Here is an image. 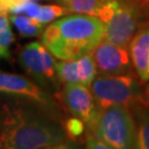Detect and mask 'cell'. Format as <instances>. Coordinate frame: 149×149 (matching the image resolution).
Here are the masks:
<instances>
[{
    "label": "cell",
    "mask_w": 149,
    "mask_h": 149,
    "mask_svg": "<svg viewBox=\"0 0 149 149\" xmlns=\"http://www.w3.org/2000/svg\"><path fill=\"white\" fill-rule=\"evenodd\" d=\"M105 0H59L58 3L66 8L69 13H81L97 16Z\"/></svg>",
    "instance_id": "14"
},
{
    "label": "cell",
    "mask_w": 149,
    "mask_h": 149,
    "mask_svg": "<svg viewBox=\"0 0 149 149\" xmlns=\"http://www.w3.org/2000/svg\"><path fill=\"white\" fill-rule=\"evenodd\" d=\"M84 149H113V148L109 147L108 145H106L105 143H103L98 138L94 137V136H90L88 138L86 139L85 148Z\"/></svg>",
    "instance_id": "18"
},
{
    "label": "cell",
    "mask_w": 149,
    "mask_h": 149,
    "mask_svg": "<svg viewBox=\"0 0 149 149\" xmlns=\"http://www.w3.org/2000/svg\"><path fill=\"white\" fill-rule=\"evenodd\" d=\"M41 149H83L82 145L76 141L75 139H65L61 143H58V144H53L50 145V146H47V147H43Z\"/></svg>",
    "instance_id": "17"
},
{
    "label": "cell",
    "mask_w": 149,
    "mask_h": 149,
    "mask_svg": "<svg viewBox=\"0 0 149 149\" xmlns=\"http://www.w3.org/2000/svg\"><path fill=\"white\" fill-rule=\"evenodd\" d=\"M62 101L70 114L84 123L91 134L94 133L101 109L91 87L83 84H64Z\"/></svg>",
    "instance_id": "8"
},
{
    "label": "cell",
    "mask_w": 149,
    "mask_h": 149,
    "mask_svg": "<svg viewBox=\"0 0 149 149\" xmlns=\"http://www.w3.org/2000/svg\"><path fill=\"white\" fill-rule=\"evenodd\" d=\"M64 128L68 133V136H72L75 139L85 132L86 126L84 125V123L80 120L79 118L73 117L66 122V125L64 126Z\"/></svg>",
    "instance_id": "16"
},
{
    "label": "cell",
    "mask_w": 149,
    "mask_h": 149,
    "mask_svg": "<svg viewBox=\"0 0 149 149\" xmlns=\"http://www.w3.org/2000/svg\"><path fill=\"white\" fill-rule=\"evenodd\" d=\"M10 21L16 27L19 34L23 38H34L42 36L44 23L26 15H10Z\"/></svg>",
    "instance_id": "13"
},
{
    "label": "cell",
    "mask_w": 149,
    "mask_h": 149,
    "mask_svg": "<svg viewBox=\"0 0 149 149\" xmlns=\"http://www.w3.org/2000/svg\"><path fill=\"white\" fill-rule=\"evenodd\" d=\"M133 73L120 75H100L91 85L100 109L111 106H124L134 111L140 106H149L147 90Z\"/></svg>",
    "instance_id": "4"
},
{
    "label": "cell",
    "mask_w": 149,
    "mask_h": 149,
    "mask_svg": "<svg viewBox=\"0 0 149 149\" xmlns=\"http://www.w3.org/2000/svg\"><path fill=\"white\" fill-rule=\"evenodd\" d=\"M135 73L141 82H149V28L141 29L129 44Z\"/></svg>",
    "instance_id": "11"
},
{
    "label": "cell",
    "mask_w": 149,
    "mask_h": 149,
    "mask_svg": "<svg viewBox=\"0 0 149 149\" xmlns=\"http://www.w3.org/2000/svg\"><path fill=\"white\" fill-rule=\"evenodd\" d=\"M133 113L137 125L133 149H149V106H140Z\"/></svg>",
    "instance_id": "12"
},
{
    "label": "cell",
    "mask_w": 149,
    "mask_h": 149,
    "mask_svg": "<svg viewBox=\"0 0 149 149\" xmlns=\"http://www.w3.org/2000/svg\"><path fill=\"white\" fill-rule=\"evenodd\" d=\"M15 38L11 28L0 34V58L1 59H10V47Z\"/></svg>",
    "instance_id": "15"
},
{
    "label": "cell",
    "mask_w": 149,
    "mask_h": 149,
    "mask_svg": "<svg viewBox=\"0 0 149 149\" xmlns=\"http://www.w3.org/2000/svg\"><path fill=\"white\" fill-rule=\"evenodd\" d=\"M54 55L43 43L31 42L26 44L19 51L18 60L21 68L48 92H56L60 82L56 73V61Z\"/></svg>",
    "instance_id": "6"
},
{
    "label": "cell",
    "mask_w": 149,
    "mask_h": 149,
    "mask_svg": "<svg viewBox=\"0 0 149 149\" xmlns=\"http://www.w3.org/2000/svg\"><path fill=\"white\" fill-rule=\"evenodd\" d=\"M105 28L100 18L70 13L44 29L42 43L55 58L75 60L91 54L104 40Z\"/></svg>",
    "instance_id": "2"
},
{
    "label": "cell",
    "mask_w": 149,
    "mask_h": 149,
    "mask_svg": "<svg viewBox=\"0 0 149 149\" xmlns=\"http://www.w3.org/2000/svg\"><path fill=\"white\" fill-rule=\"evenodd\" d=\"M91 54L100 75H120L133 72L129 47H122L103 40Z\"/></svg>",
    "instance_id": "9"
},
{
    "label": "cell",
    "mask_w": 149,
    "mask_h": 149,
    "mask_svg": "<svg viewBox=\"0 0 149 149\" xmlns=\"http://www.w3.org/2000/svg\"><path fill=\"white\" fill-rule=\"evenodd\" d=\"M147 0H105L97 12L104 23V40L129 47L144 18Z\"/></svg>",
    "instance_id": "3"
},
{
    "label": "cell",
    "mask_w": 149,
    "mask_h": 149,
    "mask_svg": "<svg viewBox=\"0 0 149 149\" xmlns=\"http://www.w3.org/2000/svg\"><path fill=\"white\" fill-rule=\"evenodd\" d=\"M146 90H147V91H149V84H148V85H147V88H146Z\"/></svg>",
    "instance_id": "20"
},
{
    "label": "cell",
    "mask_w": 149,
    "mask_h": 149,
    "mask_svg": "<svg viewBox=\"0 0 149 149\" xmlns=\"http://www.w3.org/2000/svg\"><path fill=\"white\" fill-rule=\"evenodd\" d=\"M68 138L63 125L39 107H2L0 149H41Z\"/></svg>",
    "instance_id": "1"
},
{
    "label": "cell",
    "mask_w": 149,
    "mask_h": 149,
    "mask_svg": "<svg viewBox=\"0 0 149 149\" xmlns=\"http://www.w3.org/2000/svg\"><path fill=\"white\" fill-rule=\"evenodd\" d=\"M136 129L133 111L124 106H111L101 111L93 136L113 149H133Z\"/></svg>",
    "instance_id": "5"
},
{
    "label": "cell",
    "mask_w": 149,
    "mask_h": 149,
    "mask_svg": "<svg viewBox=\"0 0 149 149\" xmlns=\"http://www.w3.org/2000/svg\"><path fill=\"white\" fill-rule=\"evenodd\" d=\"M56 73L63 84H83L91 87L98 71L92 54H86L79 59L56 62Z\"/></svg>",
    "instance_id": "10"
},
{
    "label": "cell",
    "mask_w": 149,
    "mask_h": 149,
    "mask_svg": "<svg viewBox=\"0 0 149 149\" xmlns=\"http://www.w3.org/2000/svg\"><path fill=\"white\" fill-rule=\"evenodd\" d=\"M147 96H148V105H149V91H147Z\"/></svg>",
    "instance_id": "19"
},
{
    "label": "cell",
    "mask_w": 149,
    "mask_h": 149,
    "mask_svg": "<svg viewBox=\"0 0 149 149\" xmlns=\"http://www.w3.org/2000/svg\"><path fill=\"white\" fill-rule=\"evenodd\" d=\"M0 93L24 100L51 115L56 111L55 102L48 91L22 75L0 71Z\"/></svg>",
    "instance_id": "7"
}]
</instances>
